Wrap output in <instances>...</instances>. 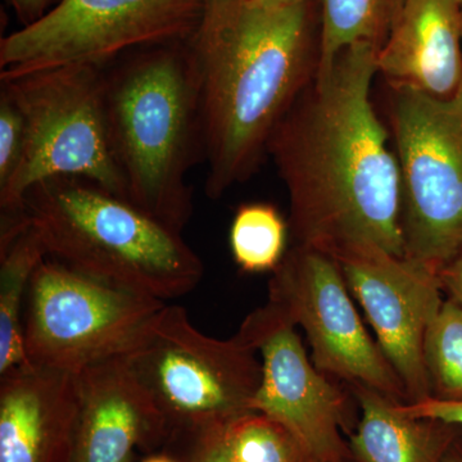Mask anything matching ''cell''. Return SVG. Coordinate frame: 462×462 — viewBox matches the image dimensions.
I'll return each mask as SVG.
<instances>
[{
  "label": "cell",
  "instance_id": "f1b7e54d",
  "mask_svg": "<svg viewBox=\"0 0 462 462\" xmlns=\"http://www.w3.org/2000/svg\"><path fill=\"white\" fill-rule=\"evenodd\" d=\"M447 462H462V458H451V460H448Z\"/></svg>",
  "mask_w": 462,
  "mask_h": 462
},
{
  "label": "cell",
  "instance_id": "4dcf8cb0",
  "mask_svg": "<svg viewBox=\"0 0 462 462\" xmlns=\"http://www.w3.org/2000/svg\"><path fill=\"white\" fill-rule=\"evenodd\" d=\"M203 2L207 3V2H216V0H203Z\"/></svg>",
  "mask_w": 462,
  "mask_h": 462
},
{
  "label": "cell",
  "instance_id": "ac0fdd59",
  "mask_svg": "<svg viewBox=\"0 0 462 462\" xmlns=\"http://www.w3.org/2000/svg\"><path fill=\"white\" fill-rule=\"evenodd\" d=\"M407 0H318L320 53L316 71H324L340 51L356 42L382 47Z\"/></svg>",
  "mask_w": 462,
  "mask_h": 462
},
{
  "label": "cell",
  "instance_id": "2e32d148",
  "mask_svg": "<svg viewBox=\"0 0 462 462\" xmlns=\"http://www.w3.org/2000/svg\"><path fill=\"white\" fill-rule=\"evenodd\" d=\"M351 388L360 404L361 418L351 438L360 462H439L451 425L415 418L397 401L364 385Z\"/></svg>",
  "mask_w": 462,
  "mask_h": 462
},
{
  "label": "cell",
  "instance_id": "d4e9b609",
  "mask_svg": "<svg viewBox=\"0 0 462 462\" xmlns=\"http://www.w3.org/2000/svg\"><path fill=\"white\" fill-rule=\"evenodd\" d=\"M60 0H8L23 26L32 25L48 14Z\"/></svg>",
  "mask_w": 462,
  "mask_h": 462
},
{
  "label": "cell",
  "instance_id": "ffe728a7",
  "mask_svg": "<svg viewBox=\"0 0 462 462\" xmlns=\"http://www.w3.org/2000/svg\"><path fill=\"white\" fill-rule=\"evenodd\" d=\"M424 365L431 397L462 401V306L449 298L428 328Z\"/></svg>",
  "mask_w": 462,
  "mask_h": 462
},
{
  "label": "cell",
  "instance_id": "484cf974",
  "mask_svg": "<svg viewBox=\"0 0 462 462\" xmlns=\"http://www.w3.org/2000/svg\"><path fill=\"white\" fill-rule=\"evenodd\" d=\"M443 291L449 294V300L462 306V252L445 269L438 273Z\"/></svg>",
  "mask_w": 462,
  "mask_h": 462
},
{
  "label": "cell",
  "instance_id": "5b68a950",
  "mask_svg": "<svg viewBox=\"0 0 462 462\" xmlns=\"http://www.w3.org/2000/svg\"><path fill=\"white\" fill-rule=\"evenodd\" d=\"M106 67L60 66L0 79L26 129L20 165L0 189L2 212L23 211L33 185L57 178L83 179L129 199L109 135Z\"/></svg>",
  "mask_w": 462,
  "mask_h": 462
},
{
  "label": "cell",
  "instance_id": "277c9868",
  "mask_svg": "<svg viewBox=\"0 0 462 462\" xmlns=\"http://www.w3.org/2000/svg\"><path fill=\"white\" fill-rule=\"evenodd\" d=\"M23 208L48 257L78 272L163 302L202 281V260L181 231L94 182H39Z\"/></svg>",
  "mask_w": 462,
  "mask_h": 462
},
{
  "label": "cell",
  "instance_id": "7a4b0ae2",
  "mask_svg": "<svg viewBox=\"0 0 462 462\" xmlns=\"http://www.w3.org/2000/svg\"><path fill=\"white\" fill-rule=\"evenodd\" d=\"M188 44L199 71L206 194L216 199L256 171L273 130L314 78L319 3L207 2Z\"/></svg>",
  "mask_w": 462,
  "mask_h": 462
},
{
  "label": "cell",
  "instance_id": "8992f818",
  "mask_svg": "<svg viewBox=\"0 0 462 462\" xmlns=\"http://www.w3.org/2000/svg\"><path fill=\"white\" fill-rule=\"evenodd\" d=\"M173 430L197 440L251 412L263 380L260 356L240 338L197 329L184 307L166 305L145 336L124 356Z\"/></svg>",
  "mask_w": 462,
  "mask_h": 462
},
{
  "label": "cell",
  "instance_id": "30bf717a",
  "mask_svg": "<svg viewBox=\"0 0 462 462\" xmlns=\"http://www.w3.org/2000/svg\"><path fill=\"white\" fill-rule=\"evenodd\" d=\"M269 302L305 330L320 372L407 402L402 382L365 328L336 258L294 245L273 272Z\"/></svg>",
  "mask_w": 462,
  "mask_h": 462
},
{
  "label": "cell",
  "instance_id": "83f0119b",
  "mask_svg": "<svg viewBox=\"0 0 462 462\" xmlns=\"http://www.w3.org/2000/svg\"><path fill=\"white\" fill-rule=\"evenodd\" d=\"M248 2L258 3V5H279V3L288 2V0H248Z\"/></svg>",
  "mask_w": 462,
  "mask_h": 462
},
{
  "label": "cell",
  "instance_id": "4fadbf2b",
  "mask_svg": "<svg viewBox=\"0 0 462 462\" xmlns=\"http://www.w3.org/2000/svg\"><path fill=\"white\" fill-rule=\"evenodd\" d=\"M79 411L71 462H132L169 437L166 418L124 357L76 374Z\"/></svg>",
  "mask_w": 462,
  "mask_h": 462
},
{
  "label": "cell",
  "instance_id": "5bb4252c",
  "mask_svg": "<svg viewBox=\"0 0 462 462\" xmlns=\"http://www.w3.org/2000/svg\"><path fill=\"white\" fill-rule=\"evenodd\" d=\"M76 374L30 363L0 375V462H71Z\"/></svg>",
  "mask_w": 462,
  "mask_h": 462
},
{
  "label": "cell",
  "instance_id": "603a6c76",
  "mask_svg": "<svg viewBox=\"0 0 462 462\" xmlns=\"http://www.w3.org/2000/svg\"><path fill=\"white\" fill-rule=\"evenodd\" d=\"M401 410L415 418L431 419L462 427V401H446L430 397L418 402L400 403Z\"/></svg>",
  "mask_w": 462,
  "mask_h": 462
},
{
  "label": "cell",
  "instance_id": "4316f807",
  "mask_svg": "<svg viewBox=\"0 0 462 462\" xmlns=\"http://www.w3.org/2000/svg\"><path fill=\"white\" fill-rule=\"evenodd\" d=\"M143 462H178L173 460V458L169 457V456L158 455V456H151V457L145 458Z\"/></svg>",
  "mask_w": 462,
  "mask_h": 462
},
{
  "label": "cell",
  "instance_id": "44dd1931",
  "mask_svg": "<svg viewBox=\"0 0 462 462\" xmlns=\"http://www.w3.org/2000/svg\"><path fill=\"white\" fill-rule=\"evenodd\" d=\"M229 462H307L284 427L260 412H247L225 430Z\"/></svg>",
  "mask_w": 462,
  "mask_h": 462
},
{
  "label": "cell",
  "instance_id": "52a82bcc",
  "mask_svg": "<svg viewBox=\"0 0 462 462\" xmlns=\"http://www.w3.org/2000/svg\"><path fill=\"white\" fill-rule=\"evenodd\" d=\"M404 257L445 269L462 252V85L437 98L392 87Z\"/></svg>",
  "mask_w": 462,
  "mask_h": 462
},
{
  "label": "cell",
  "instance_id": "8fae6325",
  "mask_svg": "<svg viewBox=\"0 0 462 462\" xmlns=\"http://www.w3.org/2000/svg\"><path fill=\"white\" fill-rule=\"evenodd\" d=\"M236 334L257 352L263 364L252 411L284 427L307 462H343L346 447L340 427L346 392L312 363L293 321L267 300L245 318Z\"/></svg>",
  "mask_w": 462,
  "mask_h": 462
},
{
  "label": "cell",
  "instance_id": "cb8c5ba5",
  "mask_svg": "<svg viewBox=\"0 0 462 462\" xmlns=\"http://www.w3.org/2000/svg\"><path fill=\"white\" fill-rule=\"evenodd\" d=\"M226 427L227 425H225L199 438L197 440L196 454L191 462H229L226 446H225Z\"/></svg>",
  "mask_w": 462,
  "mask_h": 462
},
{
  "label": "cell",
  "instance_id": "e0dca14e",
  "mask_svg": "<svg viewBox=\"0 0 462 462\" xmlns=\"http://www.w3.org/2000/svg\"><path fill=\"white\" fill-rule=\"evenodd\" d=\"M47 257L30 220L14 236L0 242V375L27 363L23 345L27 291L33 273Z\"/></svg>",
  "mask_w": 462,
  "mask_h": 462
},
{
  "label": "cell",
  "instance_id": "9c48e42d",
  "mask_svg": "<svg viewBox=\"0 0 462 462\" xmlns=\"http://www.w3.org/2000/svg\"><path fill=\"white\" fill-rule=\"evenodd\" d=\"M203 0H60L0 42V79L69 65L107 66L126 51L188 41Z\"/></svg>",
  "mask_w": 462,
  "mask_h": 462
},
{
  "label": "cell",
  "instance_id": "9a60e30c",
  "mask_svg": "<svg viewBox=\"0 0 462 462\" xmlns=\"http://www.w3.org/2000/svg\"><path fill=\"white\" fill-rule=\"evenodd\" d=\"M391 87L448 98L462 85V7L456 0H407L376 51Z\"/></svg>",
  "mask_w": 462,
  "mask_h": 462
},
{
  "label": "cell",
  "instance_id": "f546056e",
  "mask_svg": "<svg viewBox=\"0 0 462 462\" xmlns=\"http://www.w3.org/2000/svg\"><path fill=\"white\" fill-rule=\"evenodd\" d=\"M456 2H457V3H458V5H461V7H462V0H456Z\"/></svg>",
  "mask_w": 462,
  "mask_h": 462
},
{
  "label": "cell",
  "instance_id": "7c38bea8",
  "mask_svg": "<svg viewBox=\"0 0 462 462\" xmlns=\"http://www.w3.org/2000/svg\"><path fill=\"white\" fill-rule=\"evenodd\" d=\"M333 258L402 382L407 402L431 397L424 340L445 302L438 273L372 245L343 249Z\"/></svg>",
  "mask_w": 462,
  "mask_h": 462
},
{
  "label": "cell",
  "instance_id": "d6986e66",
  "mask_svg": "<svg viewBox=\"0 0 462 462\" xmlns=\"http://www.w3.org/2000/svg\"><path fill=\"white\" fill-rule=\"evenodd\" d=\"M289 225L269 203L242 205L230 227V249L240 270L273 272L287 254Z\"/></svg>",
  "mask_w": 462,
  "mask_h": 462
},
{
  "label": "cell",
  "instance_id": "6da1fadb",
  "mask_svg": "<svg viewBox=\"0 0 462 462\" xmlns=\"http://www.w3.org/2000/svg\"><path fill=\"white\" fill-rule=\"evenodd\" d=\"M376 51L356 42L315 71L267 145L296 245L331 257L363 245L404 257L400 165L372 100Z\"/></svg>",
  "mask_w": 462,
  "mask_h": 462
},
{
  "label": "cell",
  "instance_id": "3957f363",
  "mask_svg": "<svg viewBox=\"0 0 462 462\" xmlns=\"http://www.w3.org/2000/svg\"><path fill=\"white\" fill-rule=\"evenodd\" d=\"M107 117L129 199L182 231L193 214L188 172L203 154L199 71L188 41L141 48L108 71Z\"/></svg>",
  "mask_w": 462,
  "mask_h": 462
},
{
  "label": "cell",
  "instance_id": "ba28073f",
  "mask_svg": "<svg viewBox=\"0 0 462 462\" xmlns=\"http://www.w3.org/2000/svg\"><path fill=\"white\" fill-rule=\"evenodd\" d=\"M166 305L47 257L27 291V363L79 374L91 365L124 357Z\"/></svg>",
  "mask_w": 462,
  "mask_h": 462
},
{
  "label": "cell",
  "instance_id": "7402d4cb",
  "mask_svg": "<svg viewBox=\"0 0 462 462\" xmlns=\"http://www.w3.org/2000/svg\"><path fill=\"white\" fill-rule=\"evenodd\" d=\"M25 120L7 91L0 89V189L16 172L25 148Z\"/></svg>",
  "mask_w": 462,
  "mask_h": 462
}]
</instances>
